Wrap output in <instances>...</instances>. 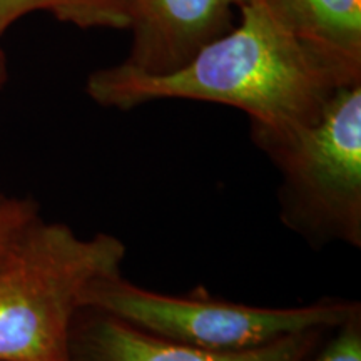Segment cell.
Here are the masks:
<instances>
[{
    "label": "cell",
    "instance_id": "6",
    "mask_svg": "<svg viewBox=\"0 0 361 361\" xmlns=\"http://www.w3.org/2000/svg\"><path fill=\"white\" fill-rule=\"evenodd\" d=\"M243 0H133L130 56L124 64L147 74L186 66L206 44L231 30Z\"/></svg>",
    "mask_w": 361,
    "mask_h": 361
},
{
    "label": "cell",
    "instance_id": "5",
    "mask_svg": "<svg viewBox=\"0 0 361 361\" xmlns=\"http://www.w3.org/2000/svg\"><path fill=\"white\" fill-rule=\"evenodd\" d=\"M333 328H311L243 350L174 343L99 310L80 308L69 338L71 361H308Z\"/></svg>",
    "mask_w": 361,
    "mask_h": 361
},
{
    "label": "cell",
    "instance_id": "10",
    "mask_svg": "<svg viewBox=\"0 0 361 361\" xmlns=\"http://www.w3.org/2000/svg\"><path fill=\"white\" fill-rule=\"evenodd\" d=\"M37 218L39 207L29 197H4L0 201V259Z\"/></svg>",
    "mask_w": 361,
    "mask_h": 361
},
{
    "label": "cell",
    "instance_id": "1",
    "mask_svg": "<svg viewBox=\"0 0 361 361\" xmlns=\"http://www.w3.org/2000/svg\"><path fill=\"white\" fill-rule=\"evenodd\" d=\"M241 24L200 49L186 66L147 74L128 64L89 75L99 106L133 109L159 99L224 104L246 112L252 139L313 124L346 84L295 34L273 0H243Z\"/></svg>",
    "mask_w": 361,
    "mask_h": 361
},
{
    "label": "cell",
    "instance_id": "4",
    "mask_svg": "<svg viewBox=\"0 0 361 361\" xmlns=\"http://www.w3.org/2000/svg\"><path fill=\"white\" fill-rule=\"evenodd\" d=\"M360 306L358 300L323 298L291 308H268L206 295L152 291L114 273L84 293L82 308L99 310L164 340L207 350H243L311 328H335Z\"/></svg>",
    "mask_w": 361,
    "mask_h": 361
},
{
    "label": "cell",
    "instance_id": "7",
    "mask_svg": "<svg viewBox=\"0 0 361 361\" xmlns=\"http://www.w3.org/2000/svg\"><path fill=\"white\" fill-rule=\"evenodd\" d=\"M295 34L346 84L361 82V0H273Z\"/></svg>",
    "mask_w": 361,
    "mask_h": 361
},
{
    "label": "cell",
    "instance_id": "2",
    "mask_svg": "<svg viewBox=\"0 0 361 361\" xmlns=\"http://www.w3.org/2000/svg\"><path fill=\"white\" fill-rule=\"evenodd\" d=\"M114 234L79 236L37 218L0 259V361H71L69 338L89 284L119 273Z\"/></svg>",
    "mask_w": 361,
    "mask_h": 361
},
{
    "label": "cell",
    "instance_id": "11",
    "mask_svg": "<svg viewBox=\"0 0 361 361\" xmlns=\"http://www.w3.org/2000/svg\"><path fill=\"white\" fill-rule=\"evenodd\" d=\"M4 80H6V62H4V54H2V51H0V87H2ZM4 197L6 196H2V194H0V201H4Z\"/></svg>",
    "mask_w": 361,
    "mask_h": 361
},
{
    "label": "cell",
    "instance_id": "8",
    "mask_svg": "<svg viewBox=\"0 0 361 361\" xmlns=\"http://www.w3.org/2000/svg\"><path fill=\"white\" fill-rule=\"evenodd\" d=\"M47 11L80 27L129 29L133 0H0V35L25 13Z\"/></svg>",
    "mask_w": 361,
    "mask_h": 361
},
{
    "label": "cell",
    "instance_id": "3",
    "mask_svg": "<svg viewBox=\"0 0 361 361\" xmlns=\"http://www.w3.org/2000/svg\"><path fill=\"white\" fill-rule=\"evenodd\" d=\"M255 142L281 174L288 229L313 247H361V82L338 89L313 124Z\"/></svg>",
    "mask_w": 361,
    "mask_h": 361
},
{
    "label": "cell",
    "instance_id": "9",
    "mask_svg": "<svg viewBox=\"0 0 361 361\" xmlns=\"http://www.w3.org/2000/svg\"><path fill=\"white\" fill-rule=\"evenodd\" d=\"M308 361H361V305L341 324L329 329Z\"/></svg>",
    "mask_w": 361,
    "mask_h": 361
}]
</instances>
